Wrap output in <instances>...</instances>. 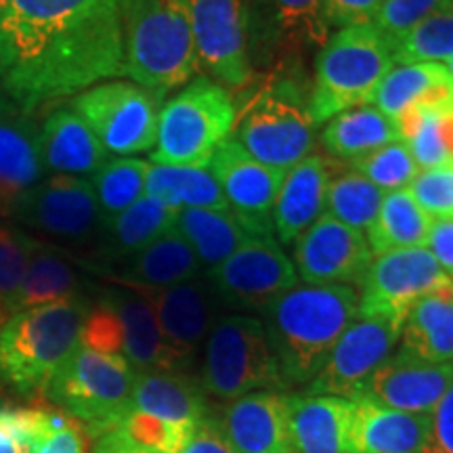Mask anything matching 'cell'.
I'll use <instances>...</instances> for the list:
<instances>
[{"instance_id": "6da1fadb", "label": "cell", "mask_w": 453, "mask_h": 453, "mask_svg": "<svg viewBox=\"0 0 453 453\" xmlns=\"http://www.w3.org/2000/svg\"><path fill=\"white\" fill-rule=\"evenodd\" d=\"M124 0H4L0 82L30 113L122 76Z\"/></svg>"}, {"instance_id": "7a4b0ae2", "label": "cell", "mask_w": 453, "mask_h": 453, "mask_svg": "<svg viewBox=\"0 0 453 453\" xmlns=\"http://www.w3.org/2000/svg\"><path fill=\"white\" fill-rule=\"evenodd\" d=\"M357 315L359 294L353 286L307 283H298L265 311V332L286 388L313 380Z\"/></svg>"}, {"instance_id": "3957f363", "label": "cell", "mask_w": 453, "mask_h": 453, "mask_svg": "<svg viewBox=\"0 0 453 453\" xmlns=\"http://www.w3.org/2000/svg\"><path fill=\"white\" fill-rule=\"evenodd\" d=\"M200 70L187 0H124L122 76L164 97Z\"/></svg>"}, {"instance_id": "277c9868", "label": "cell", "mask_w": 453, "mask_h": 453, "mask_svg": "<svg viewBox=\"0 0 453 453\" xmlns=\"http://www.w3.org/2000/svg\"><path fill=\"white\" fill-rule=\"evenodd\" d=\"M88 311L76 296L11 315L0 327V382L21 395L44 393L81 347Z\"/></svg>"}, {"instance_id": "5b68a950", "label": "cell", "mask_w": 453, "mask_h": 453, "mask_svg": "<svg viewBox=\"0 0 453 453\" xmlns=\"http://www.w3.org/2000/svg\"><path fill=\"white\" fill-rule=\"evenodd\" d=\"M393 67L390 44L372 24L340 27L317 53L311 120L319 127L338 113L370 105Z\"/></svg>"}, {"instance_id": "8992f818", "label": "cell", "mask_w": 453, "mask_h": 453, "mask_svg": "<svg viewBox=\"0 0 453 453\" xmlns=\"http://www.w3.org/2000/svg\"><path fill=\"white\" fill-rule=\"evenodd\" d=\"M237 110L223 84L197 78L162 105L151 160L162 166H208L231 137Z\"/></svg>"}, {"instance_id": "52a82bcc", "label": "cell", "mask_w": 453, "mask_h": 453, "mask_svg": "<svg viewBox=\"0 0 453 453\" xmlns=\"http://www.w3.org/2000/svg\"><path fill=\"white\" fill-rule=\"evenodd\" d=\"M133 365L122 355L76 349L55 373L44 395L61 411L81 422L93 437L118 428L130 410L134 384Z\"/></svg>"}, {"instance_id": "ba28073f", "label": "cell", "mask_w": 453, "mask_h": 453, "mask_svg": "<svg viewBox=\"0 0 453 453\" xmlns=\"http://www.w3.org/2000/svg\"><path fill=\"white\" fill-rule=\"evenodd\" d=\"M200 382L220 401L286 388L263 319L243 313L220 317L203 344Z\"/></svg>"}, {"instance_id": "9c48e42d", "label": "cell", "mask_w": 453, "mask_h": 453, "mask_svg": "<svg viewBox=\"0 0 453 453\" xmlns=\"http://www.w3.org/2000/svg\"><path fill=\"white\" fill-rule=\"evenodd\" d=\"M78 111L110 154L133 156L156 145L162 97L134 82H104L73 99Z\"/></svg>"}, {"instance_id": "30bf717a", "label": "cell", "mask_w": 453, "mask_h": 453, "mask_svg": "<svg viewBox=\"0 0 453 453\" xmlns=\"http://www.w3.org/2000/svg\"><path fill=\"white\" fill-rule=\"evenodd\" d=\"M225 309L265 313L277 298L298 286L294 260L275 237H252L219 267L206 271Z\"/></svg>"}, {"instance_id": "8fae6325", "label": "cell", "mask_w": 453, "mask_h": 453, "mask_svg": "<svg viewBox=\"0 0 453 453\" xmlns=\"http://www.w3.org/2000/svg\"><path fill=\"white\" fill-rule=\"evenodd\" d=\"M13 217L34 234L64 246H95L104 229L97 196L82 177L44 179L21 197Z\"/></svg>"}, {"instance_id": "7c38bea8", "label": "cell", "mask_w": 453, "mask_h": 453, "mask_svg": "<svg viewBox=\"0 0 453 453\" xmlns=\"http://www.w3.org/2000/svg\"><path fill=\"white\" fill-rule=\"evenodd\" d=\"M231 137L265 166L290 170L313 150L315 124L309 110L283 95L260 93L242 111Z\"/></svg>"}, {"instance_id": "4fadbf2b", "label": "cell", "mask_w": 453, "mask_h": 453, "mask_svg": "<svg viewBox=\"0 0 453 453\" xmlns=\"http://www.w3.org/2000/svg\"><path fill=\"white\" fill-rule=\"evenodd\" d=\"M133 290L143 294L154 307L162 338L173 359V370L180 373L191 370L208 334L225 315V307L211 280L200 275L177 286Z\"/></svg>"}, {"instance_id": "5bb4252c", "label": "cell", "mask_w": 453, "mask_h": 453, "mask_svg": "<svg viewBox=\"0 0 453 453\" xmlns=\"http://www.w3.org/2000/svg\"><path fill=\"white\" fill-rule=\"evenodd\" d=\"M447 281H451V277L441 269L428 248L380 254L373 258L361 283L359 315L405 324L413 304Z\"/></svg>"}, {"instance_id": "9a60e30c", "label": "cell", "mask_w": 453, "mask_h": 453, "mask_svg": "<svg viewBox=\"0 0 453 453\" xmlns=\"http://www.w3.org/2000/svg\"><path fill=\"white\" fill-rule=\"evenodd\" d=\"M401 332L403 324L399 321L357 315L304 393L357 399L367 378L393 355Z\"/></svg>"}, {"instance_id": "2e32d148", "label": "cell", "mask_w": 453, "mask_h": 453, "mask_svg": "<svg viewBox=\"0 0 453 453\" xmlns=\"http://www.w3.org/2000/svg\"><path fill=\"white\" fill-rule=\"evenodd\" d=\"M200 67L229 88L250 81V0H187Z\"/></svg>"}, {"instance_id": "e0dca14e", "label": "cell", "mask_w": 453, "mask_h": 453, "mask_svg": "<svg viewBox=\"0 0 453 453\" xmlns=\"http://www.w3.org/2000/svg\"><path fill=\"white\" fill-rule=\"evenodd\" d=\"M373 252L365 234L324 214L294 242V267L307 286L364 283Z\"/></svg>"}, {"instance_id": "ac0fdd59", "label": "cell", "mask_w": 453, "mask_h": 453, "mask_svg": "<svg viewBox=\"0 0 453 453\" xmlns=\"http://www.w3.org/2000/svg\"><path fill=\"white\" fill-rule=\"evenodd\" d=\"M208 168L217 177L229 208L260 237H275L273 203L286 170L265 166L234 137L225 139Z\"/></svg>"}, {"instance_id": "d6986e66", "label": "cell", "mask_w": 453, "mask_h": 453, "mask_svg": "<svg viewBox=\"0 0 453 453\" xmlns=\"http://www.w3.org/2000/svg\"><path fill=\"white\" fill-rule=\"evenodd\" d=\"M451 384L453 364H433L399 349L367 378L357 399L426 416Z\"/></svg>"}, {"instance_id": "ffe728a7", "label": "cell", "mask_w": 453, "mask_h": 453, "mask_svg": "<svg viewBox=\"0 0 453 453\" xmlns=\"http://www.w3.org/2000/svg\"><path fill=\"white\" fill-rule=\"evenodd\" d=\"M219 426L235 453H294L283 390H254L229 401Z\"/></svg>"}, {"instance_id": "44dd1931", "label": "cell", "mask_w": 453, "mask_h": 453, "mask_svg": "<svg viewBox=\"0 0 453 453\" xmlns=\"http://www.w3.org/2000/svg\"><path fill=\"white\" fill-rule=\"evenodd\" d=\"M332 170L324 157L309 156L286 170L273 203V231L281 246H290L326 214Z\"/></svg>"}, {"instance_id": "7402d4cb", "label": "cell", "mask_w": 453, "mask_h": 453, "mask_svg": "<svg viewBox=\"0 0 453 453\" xmlns=\"http://www.w3.org/2000/svg\"><path fill=\"white\" fill-rule=\"evenodd\" d=\"M428 413H407L365 399L353 401L347 453H420Z\"/></svg>"}, {"instance_id": "603a6c76", "label": "cell", "mask_w": 453, "mask_h": 453, "mask_svg": "<svg viewBox=\"0 0 453 453\" xmlns=\"http://www.w3.org/2000/svg\"><path fill=\"white\" fill-rule=\"evenodd\" d=\"M353 401L332 395L288 393L294 453H347Z\"/></svg>"}, {"instance_id": "cb8c5ba5", "label": "cell", "mask_w": 453, "mask_h": 453, "mask_svg": "<svg viewBox=\"0 0 453 453\" xmlns=\"http://www.w3.org/2000/svg\"><path fill=\"white\" fill-rule=\"evenodd\" d=\"M130 410L156 420L197 426L208 416V393L202 382L180 372L134 373Z\"/></svg>"}, {"instance_id": "d4e9b609", "label": "cell", "mask_w": 453, "mask_h": 453, "mask_svg": "<svg viewBox=\"0 0 453 453\" xmlns=\"http://www.w3.org/2000/svg\"><path fill=\"white\" fill-rule=\"evenodd\" d=\"M122 326V355L134 372H174L156 311L143 294L120 286L104 294Z\"/></svg>"}, {"instance_id": "484cf974", "label": "cell", "mask_w": 453, "mask_h": 453, "mask_svg": "<svg viewBox=\"0 0 453 453\" xmlns=\"http://www.w3.org/2000/svg\"><path fill=\"white\" fill-rule=\"evenodd\" d=\"M47 174L41 130L27 118L0 122V217H11L27 191Z\"/></svg>"}, {"instance_id": "4316f807", "label": "cell", "mask_w": 453, "mask_h": 453, "mask_svg": "<svg viewBox=\"0 0 453 453\" xmlns=\"http://www.w3.org/2000/svg\"><path fill=\"white\" fill-rule=\"evenodd\" d=\"M41 150L47 170L67 177L95 174L110 160V151L101 145L97 134L72 107L57 110L44 120Z\"/></svg>"}, {"instance_id": "83f0119b", "label": "cell", "mask_w": 453, "mask_h": 453, "mask_svg": "<svg viewBox=\"0 0 453 453\" xmlns=\"http://www.w3.org/2000/svg\"><path fill=\"white\" fill-rule=\"evenodd\" d=\"M177 214L179 211L166 203L143 196L118 217L105 220L99 240L95 243L97 258L104 265L124 263L173 229L177 223Z\"/></svg>"}, {"instance_id": "f1b7e54d", "label": "cell", "mask_w": 453, "mask_h": 453, "mask_svg": "<svg viewBox=\"0 0 453 453\" xmlns=\"http://www.w3.org/2000/svg\"><path fill=\"white\" fill-rule=\"evenodd\" d=\"M370 105L393 120L420 107H453V84L443 64L395 65Z\"/></svg>"}, {"instance_id": "f546056e", "label": "cell", "mask_w": 453, "mask_h": 453, "mask_svg": "<svg viewBox=\"0 0 453 453\" xmlns=\"http://www.w3.org/2000/svg\"><path fill=\"white\" fill-rule=\"evenodd\" d=\"M202 271L196 252L173 226L134 257L124 260L116 281L130 288H168L200 277Z\"/></svg>"}, {"instance_id": "4dcf8cb0", "label": "cell", "mask_w": 453, "mask_h": 453, "mask_svg": "<svg viewBox=\"0 0 453 453\" xmlns=\"http://www.w3.org/2000/svg\"><path fill=\"white\" fill-rule=\"evenodd\" d=\"M401 350L433 364H453V280L424 294L405 317Z\"/></svg>"}, {"instance_id": "1f68e13d", "label": "cell", "mask_w": 453, "mask_h": 453, "mask_svg": "<svg viewBox=\"0 0 453 453\" xmlns=\"http://www.w3.org/2000/svg\"><path fill=\"white\" fill-rule=\"evenodd\" d=\"M174 229L185 237L206 271L225 263L252 237H260L231 208H185L179 211Z\"/></svg>"}, {"instance_id": "d6a6232c", "label": "cell", "mask_w": 453, "mask_h": 453, "mask_svg": "<svg viewBox=\"0 0 453 453\" xmlns=\"http://www.w3.org/2000/svg\"><path fill=\"white\" fill-rule=\"evenodd\" d=\"M401 141L399 127L373 105L355 107L327 120L324 145L332 156L342 160H359L380 147Z\"/></svg>"}, {"instance_id": "836d02e7", "label": "cell", "mask_w": 453, "mask_h": 453, "mask_svg": "<svg viewBox=\"0 0 453 453\" xmlns=\"http://www.w3.org/2000/svg\"><path fill=\"white\" fill-rule=\"evenodd\" d=\"M145 196L166 203L174 211H185V208L225 211L229 208L217 177L208 166L189 168L151 164L145 180Z\"/></svg>"}, {"instance_id": "e575fe53", "label": "cell", "mask_w": 453, "mask_h": 453, "mask_svg": "<svg viewBox=\"0 0 453 453\" xmlns=\"http://www.w3.org/2000/svg\"><path fill=\"white\" fill-rule=\"evenodd\" d=\"M433 219L418 206L407 189L384 194L376 223L367 231L373 257L407 250V248H426Z\"/></svg>"}, {"instance_id": "d590c367", "label": "cell", "mask_w": 453, "mask_h": 453, "mask_svg": "<svg viewBox=\"0 0 453 453\" xmlns=\"http://www.w3.org/2000/svg\"><path fill=\"white\" fill-rule=\"evenodd\" d=\"M78 288H81V277H78L67 257H64L57 248L34 242L24 290H21L19 298V311L76 298L81 296Z\"/></svg>"}, {"instance_id": "8d00e7d4", "label": "cell", "mask_w": 453, "mask_h": 453, "mask_svg": "<svg viewBox=\"0 0 453 453\" xmlns=\"http://www.w3.org/2000/svg\"><path fill=\"white\" fill-rule=\"evenodd\" d=\"M395 65L447 64L453 57V4L428 15L390 44Z\"/></svg>"}, {"instance_id": "74e56055", "label": "cell", "mask_w": 453, "mask_h": 453, "mask_svg": "<svg viewBox=\"0 0 453 453\" xmlns=\"http://www.w3.org/2000/svg\"><path fill=\"white\" fill-rule=\"evenodd\" d=\"M150 166V162L139 160V157H116V160H107L90 177V185L104 214V223L118 217L145 196Z\"/></svg>"}, {"instance_id": "f35d334b", "label": "cell", "mask_w": 453, "mask_h": 453, "mask_svg": "<svg viewBox=\"0 0 453 453\" xmlns=\"http://www.w3.org/2000/svg\"><path fill=\"white\" fill-rule=\"evenodd\" d=\"M382 200L384 194L376 185L370 183L364 174L350 170L340 177H332L327 187L326 214L359 234H367L376 223Z\"/></svg>"}, {"instance_id": "ab89813d", "label": "cell", "mask_w": 453, "mask_h": 453, "mask_svg": "<svg viewBox=\"0 0 453 453\" xmlns=\"http://www.w3.org/2000/svg\"><path fill=\"white\" fill-rule=\"evenodd\" d=\"M273 21L281 36L303 49H321L332 36L326 0H271Z\"/></svg>"}, {"instance_id": "60d3db41", "label": "cell", "mask_w": 453, "mask_h": 453, "mask_svg": "<svg viewBox=\"0 0 453 453\" xmlns=\"http://www.w3.org/2000/svg\"><path fill=\"white\" fill-rule=\"evenodd\" d=\"M350 166L355 173L364 174L370 183L376 185L382 194L407 189L413 179L420 174V166L413 160L410 147L403 141L384 145L359 160H353Z\"/></svg>"}, {"instance_id": "b9f144b4", "label": "cell", "mask_w": 453, "mask_h": 453, "mask_svg": "<svg viewBox=\"0 0 453 453\" xmlns=\"http://www.w3.org/2000/svg\"><path fill=\"white\" fill-rule=\"evenodd\" d=\"M32 246L30 235L0 226V309L4 315L19 311Z\"/></svg>"}, {"instance_id": "7bdbcfd3", "label": "cell", "mask_w": 453, "mask_h": 453, "mask_svg": "<svg viewBox=\"0 0 453 453\" xmlns=\"http://www.w3.org/2000/svg\"><path fill=\"white\" fill-rule=\"evenodd\" d=\"M49 411L0 405V453H36Z\"/></svg>"}, {"instance_id": "ee69618b", "label": "cell", "mask_w": 453, "mask_h": 453, "mask_svg": "<svg viewBox=\"0 0 453 453\" xmlns=\"http://www.w3.org/2000/svg\"><path fill=\"white\" fill-rule=\"evenodd\" d=\"M451 4L453 0H384L372 26L393 44L428 15Z\"/></svg>"}, {"instance_id": "f6af8a7d", "label": "cell", "mask_w": 453, "mask_h": 453, "mask_svg": "<svg viewBox=\"0 0 453 453\" xmlns=\"http://www.w3.org/2000/svg\"><path fill=\"white\" fill-rule=\"evenodd\" d=\"M407 191L430 219L453 220V164L420 170Z\"/></svg>"}, {"instance_id": "bcb514c9", "label": "cell", "mask_w": 453, "mask_h": 453, "mask_svg": "<svg viewBox=\"0 0 453 453\" xmlns=\"http://www.w3.org/2000/svg\"><path fill=\"white\" fill-rule=\"evenodd\" d=\"M81 344L99 353L122 355V326L113 309L104 300L97 307H90L82 326Z\"/></svg>"}, {"instance_id": "7dc6e473", "label": "cell", "mask_w": 453, "mask_h": 453, "mask_svg": "<svg viewBox=\"0 0 453 453\" xmlns=\"http://www.w3.org/2000/svg\"><path fill=\"white\" fill-rule=\"evenodd\" d=\"M420 453H453V384L428 413V434Z\"/></svg>"}, {"instance_id": "c3c4849f", "label": "cell", "mask_w": 453, "mask_h": 453, "mask_svg": "<svg viewBox=\"0 0 453 453\" xmlns=\"http://www.w3.org/2000/svg\"><path fill=\"white\" fill-rule=\"evenodd\" d=\"M36 453H84L81 430L72 420L49 411L47 428Z\"/></svg>"}, {"instance_id": "681fc988", "label": "cell", "mask_w": 453, "mask_h": 453, "mask_svg": "<svg viewBox=\"0 0 453 453\" xmlns=\"http://www.w3.org/2000/svg\"><path fill=\"white\" fill-rule=\"evenodd\" d=\"M384 0H326L330 26L350 27L373 24Z\"/></svg>"}, {"instance_id": "f907efd6", "label": "cell", "mask_w": 453, "mask_h": 453, "mask_svg": "<svg viewBox=\"0 0 453 453\" xmlns=\"http://www.w3.org/2000/svg\"><path fill=\"white\" fill-rule=\"evenodd\" d=\"M179 453H235V449L225 439L219 420L206 418V420L197 424L191 439L187 441V445Z\"/></svg>"}, {"instance_id": "816d5d0a", "label": "cell", "mask_w": 453, "mask_h": 453, "mask_svg": "<svg viewBox=\"0 0 453 453\" xmlns=\"http://www.w3.org/2000/svg\"><path fill=\"white\" fill-rule=\"evenodd\" d=\"M426 248L437 258L441 269L453 280V220L433 219Z\"/></svg>"}, {"instance_id": "f5cc1de1", "label": "cell", "mask_w": 453, "mask_h": 453, "mask_svg": "<svg viewBox=\"0 0 453 453\" xmlns=\"http://www.w3.org/2000/svg\"><path fill=\"white\" fill-rule=\"evenodd\" d=\"M93 453H157L154 449H147V447L134 443L133 439H128L122 430L113 428L110 433H104L97 437V445H95Z\"/></svg>"}, {"instance_id": "db71d44e", "label": "cell", "mask_w": 453, "mask_h": 453, "mask_svg": "<svg viewBox=\"0 0 453 453\" xmlns=\"http://www.w3.org/2000/svg\"><path fill=\"white\" fill-rule=\"evenodd\" d=\"M441 137H443L447 156L453 164V107H445L441 111Z\"/></svg>"}, {"instance_id": "11a10c76", "label": "cell", "mask_w": 453, "mask_h": 453, "mask_svg": "<svg viewBox=\"0 0 453 453\" xmlns=\"http://www.w3.org/2000/svg\"><path fill=\"white\" fill-rule=\"evenodd\" d=\"M19 113L21 111L17 110V105L9 99V95L4 93V88H3V82H0V122L13 120V118L19 116Z\"/></svg>"}, {"instance_id": "9f6ffc18", "label": "cell", "mask_w": 453, "mask_h": 453, "mask_svg": "<svg viewBox=\"0 0 453 453\" xmlns=\"http://www.w3.org/2000/svg\"><path fill=\"white\" fill-rule=\"evenodd\" d=\"M445 70H447V73H449V81H451V84H453V57L445 64Z\"/></svg>"}, {"instance_id": "6f0895ef", "label": "cell", "mask_w": 453, "mask_h": 453, "mask_svg": "<svg viewBox=\"0 0 453 453\" xmlns=\"http://www.w3.org/2000/svg\"><path fill=\"white\" fill-rule=\"evenodd\" d=\"M3 317H4V313H3V309H0V327H3Z\"/></svg>"}, {"instance_id": "680465c9", "label": "cell", "mask_w": 453, "mask_h": 453, "mask_svg": "<svg viewBox=\"0 0 453 453\" xmlns=\"http://www.w3.org/2000/svg\"><path fill=\"white\" fill-rule=\"evenodd\" d=\"M3 3H4V0H0V9H3Z\"/></svg>"}]
</instances>
